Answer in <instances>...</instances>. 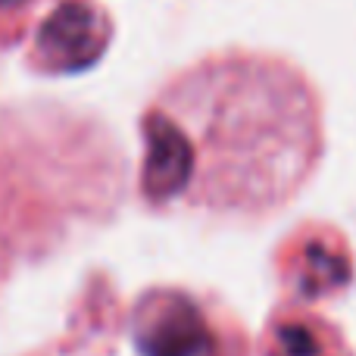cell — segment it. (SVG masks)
<instances>
[{"label": "cell", "mask_w": 356, "mask_h": 356, "mask_svg": "<svg viewBox=\"0 0 356 356\" xmlns=\"http://www.w3.org/2000/svg\"><path fill=\"white\" fill-rule=\"evenodd\" d=\"M113 35L110 16L91 0H63L35 35L31 63L44 72H79L100 60Z\"/></svg>", "instance_id": "obj_1"}, {"label": "cell", "mask_w": 356, "mask_h": 356, "mask_svg": "<svg viewBox=\"0 0 356 356\" xmlns=\"http://www.w3.org/2000/svg\"><path fill=\"white\" fill-rule=\"evenodd\" d=\"M135 344L141 356H203L209 332L194 300L178 291H154L135 316Z\"/></svg>", "instance_id": "obj_2"}, {"label": "cell", "mask_w": 356, "mask_h": 356, "mask_svg": "<svg viewBox=\"0 0 356 356\" xmlns=\"http://www.w3.org/2000/svg\"><path fill=\"white\" fill-rule=\"evenodd\" d=\"M144 166H141V191L147 200L166 203L184 194L197 172V154L191 135L172 113L150 110L144 116Z\"/></svg>", "instance_id": "obj_3"}, {"label": "cell", "mask_w": 356, "mask_h": 356, "mask_svg": "<svg viewBox=\"0 0 356 356\" xmlns=\"http://www.w3.org/2000/svg\"><path fill=\"white\" fill-rule=\"evenodd\" d=\"M31 0H0V16H6V13H16V10H25Z\"/></svg>", "instance_id": "obj_4"}]
</instances>
